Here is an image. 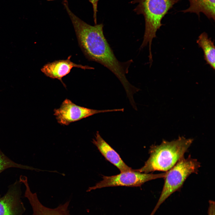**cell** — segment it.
<instances>
[{
	"instance_id": "11",
	"label": "cell",
	"mask_w": 215,
	"mask_h": 215,
	"mask_svg": "<svg viewBox=\"0 0 215 215\" xmlns=\"http://www.w3.org/2000/svg\"><path fill=\"white\" fill-rule=\"evenodd\" d=\"M190 6L181 11L184 13H195L199 18L200 13H203L208 19L215 20V0H188Z\"/></svg>"
},
{
	"instance_id": "2",
	"label": "cell",
	"mask_w": 215,
	"mask_h": 215,
	"mask_svg": "<svg viewBox=\"0 0 215 215\" xmlns=\"http://www.w3.org/2000/svg\"><path fill=\"white\" fill-rule=\"evenodd\" d=\"M193 139L179 137L176 140L163 141L159 145H153L149 150L150 156L142 168L135 170L145 173L155 171L167 172L184 157Z\"/></svg>"
},
{
	"instance_id": "8",
	"label": "cell",
	"mask_w": 215,
	"mask_h": 215,
	"mask_svg": "<svg viewBox=\"0 0 215 215\" xmlns=\"http://www.w3.org/2000/svg\"><path fill=\"white\" fill-rule=\"evenodd\" d=\"M71 56L66 60H56L45 64L41 69V71L47 77L60 80L64 87L65 84L62 81V78L69 73L74 67L84 70L91 69L93 68L87 66L77 64L70 61Z\"/></svg>"
},
{
	"instance_id": "13",
	"label": "cell",
	"mask_w": 215,
	"mask_h": 215,
	"mask_svg": "<svg viewBox=\"0 0 215 215\" xmlns=\"http://www.w3.org/2000/svg\"><path fill=\"white\" fill-rule=\"evenodd\" d=\"M12 168L27 170H39L32 167L16 163L6 156L0 149V173L8 168Z\"/></svg>"
},
{
	"instance_id": "6",
	"label": "cell",
	"mask_w": 215,
	"mask_h": 215,
	"mask_svg": "<svg viewBox=\"0 0 215 215\" xmlns=\"http://www.w3.org/2000/svg\"><path fill=\"white\" fill-rule=\"evenodd\" d=\"M124 110L123 108L104 110L93 109L78 106L67 99L62 102L59 108L54 110V115L59 123L67 125L71 123L95 114L110 112H123Z\"/></svg>"
},
{
	"instance_id": "15",
	"label": "cell",
	"mask_w": 215,
	"mask_h": 215,
	"mask_svg": "<svg viewBox=\"0 0 215 215\" xmlns=\"http://www.w3.org/2000/svg\"><path fill=\"white\" fill-rule=\"evenodd\" d=\"M47 0L48 1H53V0Z\"/></svg>"
},
{
	"instance_id": "12",
	"label": "cell",
	"mask_w": 215,
	"mask_h": 215,
	"mask_svg": "<svg viewBox=\"0 0 215 215\" xmlns=\"http://www.w3.org/2000/svg\"><path fill=\"white\" fill-rule=\"evenodd\" d=\"M196 42L203 50L204 57L206 63L213 70L215 68V50L214 41L209 38L205 32L202 33L198 37Z\"/></svg>"
},
{
	"instance_id": "5",
	"label": "cell",
	"mask_w": 215,
	"mask_h": 215,
	"mask_svg": "<svg viewBox=\"0 0 215 215\" xmlns=\"http://www.w3.org/2000/svg\"><path fill=\"white\" fill-rule=\"evenodd\" d=\"M167 172L153 174L142 173L133 169L111 176H103V180L94 186L89 187L87 192L98 188L108 187L125 186L140 187L145 182L153 179L164 178Z\"/></svg>"
},
{
	"instance_id": "9",
	"label": "cell",
	"mask_w": 215,
	"mask_h": 215,
	"mask_svg": "<svg viewBox=\"0 0 215 215\" xmlns=\"http://www.w3.org/2000/svg\"><path fill=\"white\" fill-rule=\"evenodd\" d=\"M24 196L27 198L32 208V215H70L68 209L69 201L54 208L47 207L41 203L36 193H32L28 186L25 188Z\"/></svg>"
},
{
	"instance_id": "4",
	"label": "cell",
	"mask_w": 215,
	"mask_h": 215,
	"mask_svg": "<svg viewBox=\"0 0 215 215\" xmlns=\"http://www.w3.org/2000/svg\"><path fill=\"white\" fill-rule=\"evenodd\" d=\"M200 167V163L196 159L190 156L186 158L183 157L167 171L164 177V185L154 212L169 196L182 188L190 174L197 173Z\"/></svg>"
},
{
	"instance_id": "3",
	"label": "cell",
	"mask_w": 215,
	"mask_h": 215,
	"mask_svg": "<svg viewBox=\"0 0 215 215\" xmlns=\"http://www.w3.org/2000/svg\"><path fill=\"white\" fill-rule=\"evenodd\" d=\"M181 0H133L130 3L138 4L134 11L142 15L145 20V28L143 39L140 48L148 45L149 59L152 58L151 44L156 37L157 30L162 25L163 18L173 5Z\"/></svg>"
},
{
	"instance_id": "14",
	"label": "cell",
	"mask_w": 215,
	"mask_h": 215,
	"mask_svg": "<svg viewBox=\"0 0 215 215\" xmlns=\"http://www.w3.org/2000/svg\"><path fill=\"white\" fill-rule=\"evenodd\" d=\"M208 215H215V203L214 201H209Z\"/></svg>"
},
{
	"instance_id": "7",
	"label": "cell",
	"mask_w": 215,
	"mask_h": 215,
	"mask_svg": "<svg viewBox=\"0 0 215 215\" xmlns=\"http://www.w3.org/2000/svg\"><path fill=\"white\" fill-rule=\"evenodd\" d=\"M22 183L16 180L8 187L3 196L0 195V215H23L25 208L22 200Z\"/></svg>"
},
{
	"instance_id": "10",
	"label": "cell",
	"mask_w": 215,
	"mask_h": 215,
	"mask_svg": "<svg viewBox=\"0 0 215 215\" xmlns=\"http://www.w3.org/2000/svg\"><path fill=\"white\" fill-rule=\"evenodd\" d=\"M95 137L92 143L106 159L117 167L121 173L133 170L124 162L118 153L102 137L99 131H97Z\"/></svg>"
},
{
	"instance_id": "1",
	"label": "cell",
	"mask_w": 215,
	"mask_h": 215,
	"mask_svg": "<svg viewBox=\"0 0 215 215\" xmlns=\"http://www.w3.org/2000/svg\"><path fill=\"white\" fill-rule=\"evenodd\" d=\"M68 15L79 46L85 57L89 60L98 62L109 70L121 82L127 96L132 95L136 87L129 82L126 76L132 60L122 62L117 59L104 36L103 24L92 26L81 20L72 12H69Z\"/></svg>"
}]
</instances>
